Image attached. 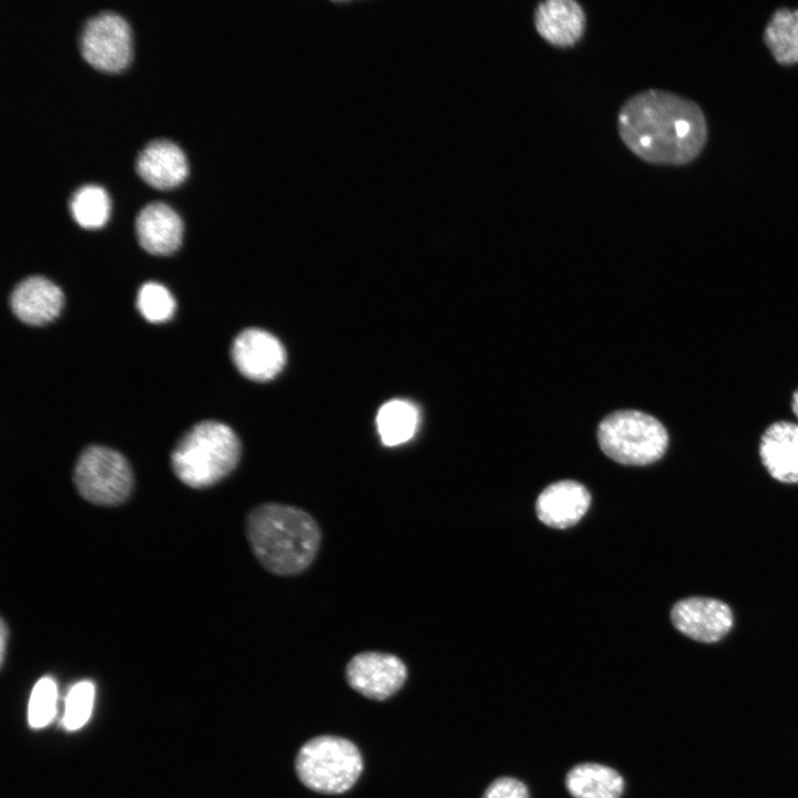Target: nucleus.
<instances>
[{"mask_svg": "<svg viewBox=\"0 0 798 798\" xmlns=\"http://www.w3.org/2000/svg\"><path fill=\"white\" fill-rule=\"evenodd\" d=\"M565 787L573 798H621L624 779L608 766L583 763L567 771Z\"/></svg>", "mask_w": 798, "mask_h": 798, "instance_id": "nucleus-17", "label": "nucleus"}, {"mask_svg": "<svg viewBox=\"0 0 798 798\" xmlns=\"http://www.w3.org/2000/svg\"><path fill=\"white\" fill-rule=\"evenodd\" d=\"M671 621L683 635L700 643H715L732 630L734 615L729 605L718 598L690 596L673 605Z\"/></svg>", "mask_w": 798, "mask_h": 798, "instance_id": "nucleus-8", "label": "nucleus"}, {"mask_svg": "<svg viewBox=\"0 0 798 798\" xmlns=\"http://www.w3.org/2000/svg\"><path fill=\"white\" fill-rule=\"evenodd\" d=\"M137 174L151 186L168 188L186 175V160L182 150L168 140H153L137 154Z\"/></svg>", "mask_w": 798, "mask_h": 798, "instance_id": "nucleus-16", "label": "nucleus"}, {"mask_svg": "<svg viewBox=\"0 0 798 798\" xmlns=\"http://www.w3.org/2000/svg\"><path fill=\"white\" fill-rule=\"evenodd\" d=\"M534 24L539 34L555 47L576 43L585 29V13L573 0H546L534 11Z\"/></svg>", "mask_w": 798, "mask_h": 798, "instance_id": "nucleus-15", "label": "nucleus"}, {"mask_svg": "<svg viewBox=\"0 0 798 798\" xmlns=\"http://www.w3.org/2000/svg\"><path fill=\"white\" fill-rule=\"evenodd\" d=\"M296 773L309 789L321 794H342L362 770L358 748L348 739L323 735L308 740L296 757Z\"/></svg>", "mask_w": 798, "mask_h": 798, "instance_id": "nucleus-5", "label": "nucleus"}, {"mask_svg": "<svg viewBox=\"0 0 798 798\" xmlns=\"http://www.w3.org/2000/svg\"><path fill=\"white\" fill-rule=\"evenodd\" d=\"M63 304L60 288L41 276H31L20 282L11 293L10 306L23 323L44 325L54 319Z\"/></svg>", "mask_w": 798, "mask_h": 798, "instance_id": "nucleus-13", "label": "nucleus"}, {"mask_svg": "<svg viewBox=\"0 0 798 798\" xmlns=\"http://www.w3.org/2000/svg\"><path fill=\"white\" fill-rule=\"evenodd\" d=\"M591 503V494L579 482L562 480L548 485L535 502L539 520L554 529H566L576 524Z\"/></svg>", "mask_w": 798, "mask_h": 798, "instance_id": "nucleus-11", "label": "nucleus"}, {"mask_svg": "<svg viewBox=\"0 0 798 798\" xmlns=\"http://www.w3.org/2000/svg\"><path fill=\"white\" fill-rule=\"evenodd\" d=\"M419 420V410L412 402L402 399L386 402L376 418L381 442L387 447L408 442L415 436Z\"/></svg>", "mask_w": 798, "mask_h": 798, "instance_id": "nucleus-18", "label": "nucleus"}, {"mask_svg": "<svg viewBox=\"0 0 798 798\" xmlns=\"http://www.w3.org/2000/svg\"><path fill=\"white\" fill-rule=\"evenodd\" d=\"M140 245L154 255L173 253L181 244L183 226L177 213L163 202L143 206L135 218Z\"/></svg>", "mask_w": 798, "mask_h": 798, "instance_id": "nucleus-14", "label": "nucleus"}, {"mask_svg": "<svg viewBox=\"0 0 798 798\" xmlns=\"http://www.w3.org/2000/svg\"><path fill=\"white\" fill-rule=\"evenodd\" d=\"M346 678L361 695L383 700L401 688L407 678V668L403 662L392 654L364 652L349 661Z\"/></svg>", "mask_w": 798, "mask_h": 798, "instance_id": "nucleus-9", "label": "nucleus"}, {"mask_svg": "<svg viewBox=\"0 0 798 798\" xmlns=\"http://www.w3.org/2000/svg\"><path fill=\"white\" fill-rule=\"evenodd\" d=\"M232 358L242 375L255 381H267L280 372L286 361L282 342L272 334L249 328L233 341Z\"/></svg>", "mask_w": 798, "mask_h": 798, "instance_id": "nucleus-10", "label": "nucleus"}, {"mask_svg": "<svg viewBox=\"0 0 798 798\" xmlns=\"http://www.w3.org/2000/svg\"><path fill=\"white\" fill-rule=\"evenodd\" d=\"M791 409H792L794 413L796 415V417L798 418V389L792 395Z\"/></svg>", "mask_w": 798, "mask_h": 798, "instance_id": "nucleus-26", "label": "nucleus"}, {"mask_svg": "<svg viewBox=\"0 0 798 798\" xmlns=\"http://www.w3.org/2000/svg\"><path fill=\"white\" fill-rule=\"evenodd\" d=\"M136 306L141 315L151 323H162L171 318L175 310V300L161 284L149 282L141 286L136 296Z\"/></svg>", "mask_w": 798, "mask_h": 798, "instance_id": "nucleus-21", "label": "nucleus"}, {"mask_svg": "<svg viewBox=\"0 0 798 798\" xmlns=\"http://www.w3.org/2000/svg\"><path fill=\"white\" fill-rule=\"evenodd\" d=\"M73 481L86 501L116 505L129 498L134 480L132 469L121 453L102 446H90L76 460Z\"/></svg>", "mask_w": 798, "mask_h": 798, "instance_id": "nucleus-6", "label": "nucleus"}, {"mask_svg": "<svg viewBox=\"0 0 798 798\" xmlns=\"http://www.w3.org/2000/svg\"><path fill=\"white\" fill-rule=\"evenodd\" d=\"M482 798H530L528 787L512 777H500L485 789Z\"/></svg>", "mask_w": 798, "mask_h": 798, "instance_id": "nucleus-24", "label": "nucleus"}, {"mask_svg": "<svg viewBox=\"0 0 798 798\" xmlns=\"http://www.w3.org/2000/svg\"><path fill=\"white\" fill-rule=\"evenodd\" d=\"M246 535L257 561L273 574L293 576L305 571L319 550L321 533L306 511L282 503H264L246 519Z\"/></svg>", "mask_w": 798, "mask_h": 798, "instance_id": "nucleus-2", "label": "nucleus"}, {"mask_svg": "<svg viewBox=\"0 0 798 798\" xmlns=\"http://www.w3.org/2000/svg\"><path fill=\"white\" fill-rule=\"evenodd\" d=\"M95 695L91 681L74 684L66 696L63 724L68 730L81 728L90 718Z\"/></svg>", "mask_w": 798, "mask_h": 798, "instance_id": "nucleus-23", "label": "nucleus"}, {"mask_svg": "<svg viewBox=\"0 0 798 798\" xmlns=\"http://www.w3.org/2000/svg\"><path fill=\"white\" fill-rule=\"evenodd\" d=\"M8 638H9V630H8V626H7L6 622H4V620L2 618V620H1V626H0V651H1V653H0V658H1V666L3 665V662H4L6 647H7V641H8Z\"/></svg>", "mask_w": 798, "mask_h": 798, "instance_id": "nucleus-25", "label": "nucleus"}, {"mask_svg": "<svg viewBox=\"0 0 798 798\" xmlns=\"http://www.w3.org/2000/svg\"><path fill=\"white\" fill-rule=\"evenodd\" d=\"M241 443L235 432L217 421H202L178 440L171 454L175 475L186 485L207 488L237 466Z\"/></svg>", "mask_w": 798, "mask_h": 798, "instance_id": "nucleus-3", "label": "nucleus"}, {"mask_svg": "<svg viewBox=\"0 0 798 798\" xmlns=\"http://www.w3.org/2000/svg\"><path fill=\"white\" fill-rule=\"evenodd\" d=\"M69 208L73 219L84 228H96L104 224L109 212L106 193L101 186L85 184L70 197Z\"/></svg>", "mask_w": 798, "mask_h": 798, "instance_id": "nucleus-20", "label": "nucleus"}, {"mask_svg": "<svg viewBox=\"0 0 798 798\" xmlns=\"http://www.w3.org/2000/svg\"><path fill=\"white\" fill-rule=\"evenodd\" d=\"M83 59L101 71H119L131 57V32L126 21L111 11L89 18L80 33Z\"/></svg>", "mask_w": 798, "mask_h": 798, "instance_id": "nucleus-7", "label": "nucleus"}, {"mask_svg": "<svg viewBox=\"0 0 798 798\" xmlns=\"http://www.w3.org/2000/svg\"><path fill=\"white\" fill-rule=\"evenodd\" d=\"M597 441L612 460L625 466H646L664 456L668 434L653 416L637 410H621L601 421Z\"/></svg>", "mask_w": 798, "mask_h": 798, "instance_id": "nucleus-4", "label": "nucleus"}, {"mask_svg": "<svg viewBox=\"0 0 798 798\" xmlns=\"http://www.w3.org/2000/svg\"><path fill=\"white\" fill-rule=\"evenodd\" d=\"M759 456L767 472L782 483L798 482V424L777 421L763 433Z\"/></svg>", "mask_w": 798, "mask_h": 798, "instance_id": "nucleus-12", "label": "nucleus"}, {"mask_svg": "<svg viewBox=\"0 0 798 798\" xmlns=\"http://www.w3.org/2000/svg\"><path fill=\"white\" fill-rule=\"evenodd\" d=\"M57 684L50 676L40 678L31 693L28 720L32 728L47 726L55 714Z\"/></svg>", "mask_w": 798, "mask_h": 798, "instance_id": "nucleus-22", "label": "nucleus"}, {"mask_svg": "<svg viewBox=\"0 0 798 798\" xmlns=\"http://www.w3.org/2000/svg\"><path fill=\"white\" fill-rule=\"evenodd\" d=\"M765 42L781 64L798 62V9L777 10L765 29Z\"/></svg>", "mask_w": 798, "mask_h": 798, "instance_id": "nucleus-19", "label": "nucleus"}, {"mask_svg": "<svg viewBox=\"0 0 798 798\" xmlns=\"http://www.w3.org/2000/svg\"><path fill=\"white\" fill-rule=\"evenodd\" d=\"M618 132L625 145L654 164L682 165L702 151L707 127L698 105L661 90L630 98L618 113Z\"/></svg>", "mask_w": 798, "mask_h": 798, "instance_id": "nucleus-1", "label": "nucleus"}]
</instances>
